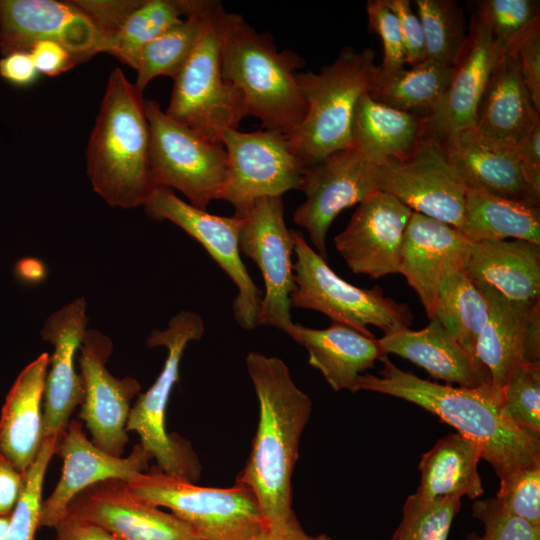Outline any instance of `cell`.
<instances>
[{
    "label": "cell",
    "mask_w": 540,
    "mask_h": 540,
    "mask_svg": "<svg viewBox=\"0 0 540 540\" xmlns=\"http://www.w3.org/2000/svg\"><path fill=\"white\" fill-rule=\"evenodd\" d=\"M204 332L202 318L183 310L169 320L166 329L150 333L147 347L166 348L167 358L153 385L138 394L126 425L127 432L139 435V443L156 460L159 469L193 483L200 475L197 456L187 440L167 432L165 418L170 394L179 379L184 351L190 342L200 340Z\"/></svg>",
    "instance_id": "cell-7"
},
{
    "label": "cell",
    "mask_w": 540,
    "mask_h": 540,
    "mask_svg": "<svg viewBox=\"0 0 540 540\" xmlns=\"http://www.w3.org/2000/svg\"><path fill=\"white\" fill-rule=\"evenodd\" d=\"M246 368L259 403V421L246 465L236 479L255 494L266 527L292 514L291 479L312 401L278 357L250 352Z\"/></svg>",
    "instance_id": "cell-2"
},
{
    "label": "cell",
    "mask_w": 540,
    "mask_h": 540,
    "mask_svg": "<svg viewBox=\"0 0 540 540\" xmlns=\"http://www.w3.org/2000/svg\"><path fill=\"white\" fill-rule=\"evenodd\" d=\"M481 458V447L471 438L458 432L442 437L421 457L416 492L427 500L480 497L484 493L478 472Z\"/></svg>",
    "instance_id": "cell-32"
},
{
    "label": "cell",
    "mask_w": 540,
    "mask_h": 540,
    "mask_svg": "<svg viewBox=\"0 0 540 540\" xmlns=\"http://www.w3.org/2000/svg\"><path fill=\"white\" fill-rule=\"evenodd\" d=\"M127 486L139 499L170 509L203 540H255L266 528L256 496L245 485L201 487L154 465Z\"/></svg>",
    "instance_id": "cell-6"
},
{
    "label": "cell",
    "mask_w": 540,
    "mask_h": 540,
    "mask_svg": "<svg viewBox=\"0 0 540 540\" xmlns=\"http://www.w3.org/2000/svg\"><path fill=\"white\" fill-rule=\"evenodd\" d=\"M422 139L421 118L380 103L369 93L358 100L351 126L352 148L375 164L408 159Z\"/></svg>",
    "instance_id": "cell-31"
},
{
    "label": "cell",
    "mask_w": 540,
    "mask_h": 540,
    "mask_svg": "<svg viewBox=\"0 0 540 540\" xmlns=\"http://www.w3.org/2000/svg\"><path fill=\"white\" fill-rule=\"evenodd\" d=\"M212 0H140L104 47L122 63L136 69L143 48L155 38L204 10Z\"/></svg>",
    "instance_id": "cell-35"
},
{
    "label": "cell",
    "mask_w": 540,
    "mask_h": 540,
    "mask_svg": "<svg viewBox=\"0 0 540 540\" xmlns=\"http://www.w3.org/2000/svg\"><path fill=\"white\" fill-rule=\"evenodd\" d=\"M145 101L122 72L111 71L87 146V175L108 205L143 206L155 188L149 168Z\"/></svg>",
    "instance_id": "cell-4"
},
{
    "label": "cell",
    "mask_w": 540,
    "mask_h": 540,
    "mask_svg": "<svg viewBox=\"0 0 540 540\" xmlns=\"http://www.w3.org/2000/svg\"><path fill=\"white\" fill-rule=\"evenodd\" d=\"M207 12L198 41L187 61L173 78L170 103L165 112L205 140L222 144L227 129H237L246 117L241 93L222 77L219 40Z\"/></svg>",
    "instance_id": "cell-10"
},
{
    "label": "cell",
    "mask_w": 540,
    "mask_h": 540,
    "mask_svg": "<svg viewBox=\"0 0 540 540\" xmlns=\"http://www.w3.org/2000/svg\"><path fill=\"white\" fill-rule=\"evenodd\" d=\"M112 341L102 332L87 329L79 347L78 363L84 398L79 417L90 431L91 442L100 450L122 457L128 443L126 430L132 401L140 393L133 377H114L106 367Z\"/></svg>",
    "instance_id": "cell-15"
},
{
    "label": "cell",
    "mask_w": 540,
    "mask_h": 540,
    "mask_svg": "<svg viewBox=\"0 0 540 540\" xmlns=\"http://www.w3.org/2000/svg\"><path fill=\"white\" fill-rule=\"evenodd\" d=\"M509 50L513 51L524 84L540 110V22L534 24Z\"/></svg>",
    "instance_id": "cell-47"
},
{
    "label": "cell",
    "mask_w": 540,
    "mask_h": 540,
    "mask_svg": "<svg viewBox=\"0 0 540 540\" xmlns=\"http://www.w3.org/2000/svg\"><path fill=\"white\" fill-rule=\"evenodd\" d=\"M495 499L509 514L540 526V462L500 480Z\"/></svg>",
    "instance_id": "cell-43"
},
{
    "label": "cell",
    "mask_w": 540,
    "mask_h": 540,
    "mask_svg": "<svg viewBox=\"0 0 540 540\" xmlns=\"http://www.w3.org/2000/svg\"><path fill=\"white\" fill-rule=\"evenodd\" d=\"M89 16L103 36V51L107 40L122 26L140 0H74Z\"/></svg>",
    "instance_id": "cell-46"
},
{
    "label": "cell",
    "mask_w": 540,
    "mask_h": 540,
    "mask_svg": "<svg viewBox=\"0 0 540 540\" xmlns=\"http://www.w3.org/2000/svg\"><path fill=\"white\" fill-rule=\"evenodd\" d=\"M299 190L305 194L293 221L309 234L313 249L327 260L330 225L345 209L379 190V165L355 148L337 151L305 169Z\"/></svg>",
    "instance_id": "cell-13"
},
{
    "label": "cell",
    "mask_w": 540,
    "mask_h": 540,
    "mask_svg": "<svg viewBox=\"0 0 540 540\" xmlns=\"http://www.w3.org/2000/svg\"><path fill=\"white\" fill-rule=\"evenodd\" d=\"M38 41L65 47L78 63L103 52V36L72 1L0 0V51H29Z\"/></svg>",
    "instance_id": "cell-17"
},
{
    "label": "cell",
    "mask_w": 540,
    "mask_h": 540,
    "mask_svg": "<svg viewBox=\"0 0 540 540\" xmlns=\"http://www.w3.org/2000/svg\"><path fill=\"white\" fill-rule=\"evenodd\" d=\"M221 143L227 154V176L219 199L233 206L234 217L245 218L260 198L282 197L300 188L305 168L283 132L227 129Z\"/></svg>",
    "instance_id": "cell-11"
},
{
    "label": "cell",
    "mask_w": 540,
    "mask_h": 540,
    "mask_svg": "<svg viewBox=\"0 0 540 540\" xmlns=\"http://www.w3.org/2000/svg\"><path fill=\"white\" fill-rule=\"evenodd\" d=\"M15 272L26 283H38L46 276V267L42 261L27 257L17 262Z\"/></svg>",
    "instance_id": "cell-55"
},
{
    "label": "cell",
    "mask_w": 540,
    "mask_h": 540,
    "mask_svg": "<svg viewBox=\"0 0 540 540\" xmlns=\"http://www.w3.org/2000/svg\"><path fill=\"white\" fill-rule=\"evenodd\" d=\"M49 366L48 353L29 363L12 385L0 417V454L25 473L43 442L41 401Z\"/></svg>",
    "instance_id": "cell-29"
},
{
    "label": "cell",
    "mask_w": 540,
    "mask_h": 540,
    "mask_svg": "<svg viewBox=\"0 0 540 540\" xmlns=\"http://www.w3.org/2000/svg\"><path fill=\"white\" fill-rule=\"evenodd\" d=\"M24 473L0 454V516L13 512L23 490Z\"/></svg>",
    "instance_id": "cell-53"
},
{
    "label": "cell",
    "mask_w": 540,
    "mask_h": 540,
    "mask_svg": "<svg viewBox=\"0 0 540 540\" xmlns=\"http://www.w3.org/2000/svg\"><path fill=\"white\" fill-rule=\"evenodd\" d=\"M86 300L79 297L53 312L41 330L54 347L49 357L43 392V438L62 437L70 416L84 398L83 382L75 370V357L87 331Z\"/></svg>",
    "instance_id": "cell-23"
},
{
    "label": "cell",
    "mask_w": 540,
    "mask_h": 540,
    "mask_svg": "<svg viewBox=\"0 0 540 540\" xmlns=\"http://www.w3.org/2000/svg\"><path fill=\"white\" fill-rule=\"evenodd\" d=\"M415 4L427 59L452 67L468 33L461 7L453 0H416Z\"/></svg>",
    "instance_id": "cell-38"
},
{
    "label": "cell",
    "mask_w": 540,
    "mask_h": 540,
    "mask_svg": "<svg viewBox=\"0 0 540 540\" xmlns=\"http://www.w3.org/2000/svg\"><path fill=\"white\" fill-rule=\"evenodd\" d=\"M368 29L379 35L383 47V60L379 66L384 74L404 68L405 51L396 15L385 0H369L366 4Z\"/></svg>",
    "instance_id": "cell-45"
},
{
    "label": "cell",
    "mask_w": 540,
    "mask_h": 540,
    "mask_svg": "<svg viewBox=\"0 0 540 540\" xmlns=\"http://www.w3.org/2000/svg\"><path fill=\"white\" fill-rule=\"evenodd\" d=\"M458 231L470 242L514 238L540 245V206L468 189Z\"/></svg>",
    "instance_id": "cell-33"
},
{
    "label": "cell",
    "mask_w": 540,
    "mask_h": 540,
    "mask_svg": "<svg viewBox=\"0 0 540 540\" xmlns=\"http://www.w3.org/2000/svg\"><path fill=\"white\" fill-rule=\"evenodd\" d=\"M540 124L517 58L507 50L495 65L476 107L473 128L485 141L517 147Z\"/></svg>",
    "instance_id": "cell-25"
},
{
    "label": "cell",
    "mask_w": 540,
    "mask_h": 540,
    "mask_svg": "<svg viewBox=\"0 0 540 540\" xmlns=\"http://www.w3.org/2000/svg\"><path fill=\"white\" fill-rule=\"evenodd\" d=\"M474 283L488 304L475 356L488 369L492 385L501 390L517 365L540 363V300L512 301L488 284Z\"/></svg>",
    "instance_id": "cell-21"
},
{
    "label": "cell",
    "mask_w": 540,
    "mask_h": 540,
    "mask_svg": "<svg viewBox=\"0 0 540 540\" xmlns=\"http://www.w3.org/2000/svg\"><path fill=\"white\" fill-rule=\"evenodd\" d=\"M29 52L39 73L50 77L67 72L78 64L65 47L52 41H38Z\"/></svg>",
    "instance_id": "cell-49"
},
{
    "label": "cell",
    "mask_w": 540,
    "mask_h": 540,
    "mask_svg": "<svg viewBox=\"0 0 540 540\" xmlns=\"http://www.w3.org/2000/svg\"><path fill=\"white\" fill-rule=\"evenodd\" d=\"M60 438H43L36 459L24 473L23 490L11 514L6 540H34L39 528L44 476Z\"/></svg>",
    "instance_id": "cell-40"
},
{
    "label": "cell",
    "mask_w": 540,
    "mask_h": 540,
    "mask_svg": "<svg viewBox=\"0 0 540 540\" xmlns=\"http://www.w3.org/2000/svg\"><path fill=\"white\" fill-rule=\"evenodd\" d=\"M145 112L153 186L176 189L191 205L206 210L212 200L219 199L226 181L224 146L173 120L153 100L145 101Z\"/></svg>",
    "instance_id": "cell-9"
},
{
    "label": "cell",
    "mask_w": 540,
    "mask_h": 540,
    "mask_svg": "<svg viewBox=\"0 0 540 540\" xmlns=\"http://www.w3.org/2000/svg\"><path fill=\"white\" fill-rule=\"evenodd\" d=\"M379 190L413 212L461 227L468 189L434 141L422 139L408 159L379 165Z\"/></svg>",
    "instance_id": "cell-16"
},
{
    "label": "cell",
    "mask_w": 540,
    "mask_h": 540,
    "mask_svg": "<svg viewBox=\"0 0 540 540\" xmlns=\"http://www.w3.org/2000/svg\"><path fill=\"white\" fill-rule=\"evenodd\" d=\"M216 2L212 0L204 10L185 18L143 48L135 69L134 85L139 92L155 77L174 78L178 74L198 41L207 12Z\"/></svg>",
    "instance_id": "cell-37"
},
{
    "label": "cell",
    "mask_w": 540,
    "mask_h": 540,
    "mask_svg": "<svg viewBox=\"0 0 540 540\" xmlns=\"http://www.w3.org/2000/svg\"><path fill=\"white\" fill-rule=\"evenodd\" d=\"M384 354H395L449 385L476 388L492 384L488 369L436 319L421 330L404 328L377 339Z\"/></svg>",
    "instance_id": "cell-26"
},
{
    "label": "cell",
    "mask_w": 540,
    "mask_h": 540,
    "mask_svg": "<svg viewBox=\"0 0 540 540\" xmlns=\"http://www.w3.org/2000/svg\"><path fill=\"white\" fill-rule=\"evenodd\" d=\"M501 391L514 423L540 439V363L517 365L510 372Z\"/></svg>",
    "instance_id": "cell-41"
},
{
    "label": "cell",
    "mask_w": 540,
    "mask_h": 540,
    "mask_svg": "<svg viewBox=\"0 0 540 540\" xmlns=\"http://www.w3.org/2000/svg\"><path fill=\"white\" fill-rule=\"evenodd\" d=\"M465 261L466 258H453L443 265L433 318L475 356L477 339L488 317V304L467 274Z\"/></svg>",
    "instance_id": "cell-34"
},
{
    "label": "cell",
    "mask_w": 540,
    "mask_h": 540,
    "mask_svg": "<svg viewBox=\"0 0 540 540\" xmlns=\"http://www.w3.org/2000/svg\"><path fill=\"white\" fill-rule=\"evenodd\" d=\"M56 454L63 459V470L55 489L42 501L39 528H54L66 515L70 501L87 487L108 479L128 482L149 469L151 455L138 443L127 457H115L100 450L86 436L83 425L69 421Z\"/></svg>",
    "instance_id": "cell-22"
},
{
    "label": "cell",
    "mask_w": 540,
    "mask_h": 540,
    "mask_svg": "<svg viewBox=\"0 0 540 540\" xmlns=\"http://www.w3.org/2000/svg\"><path fill=\"white\" fill-rule=\"evenodd\" d=\"M219 40L222 77L242 95L246 117L262 129L288 132L304 118L307 105L295 73L305 60L290 50L278 51L271 35L255 31L244 18L224 10L212 11Z\"/></svg>",
    "instance_id": "cell-3"
},
{
    "label": "cell",
    "mask_w": 540,
    "mask_h": 540,
    "mask_svg": "<svg viewBox=\"0 0 540 540\" xmlns=\"http://www.w3.org/2000/svg\"><path fill=\"white\" fill-rule=\"evenodd\" d=\"M378 72L371 48L356 51L348 46L319 73H297L307 111L303 120L284 134L305 169L352 147L356 104L363 94L370 92Z\"/></svg>",
    "instance_id": "cell-5"
},
{
    "label": "cell",
    "mask_w": 540,
    "mask_h": 540,
    "mask_svg": "<svg viewBox=\"0 0 540 540\" xmlns=\"http://www.w3.org/2000/svg\"><path fill=\"white\" fill-rule=\"evenodd\" d=\"M143 206L151 219L177 225L204 247L237 288L233 301L236 322L245 330L256 328L261 294L241 258L239 236L244 219L210 214L165 187H155Z\"/></svg>",
    "instance_id": "cell-12"
},
{
    "label": "cell",
    "mask_w": 540,
    "mask_h": 540,
    "mask_svg": "<svg viewBox=\"0 0 540 540\" xmlns=\"http://www.w3.org/2000/svg\"><path fill=\"white\" fill-rule=\"evenodd\" d=\"M472 515L484 525V533H471L467 540H540V526L509 514L494 498L477 500Z\"/></svg>",
    "instance_id": "cell-44"
},
{
    "label": "cell",
    "mask_w": 540,
    "mask_h": 540,
    "mask_svg": "<svg viewBox=\"0 0 540 540\" xmlns=\"http://www.w3.org/2000/svg\"><path fill=\"white\" fill-rule=\"evenodd\" d=\"M40 76L29 51H14L0 59V77L17 87H28Z\"/></svg>",
    "instance_id": "cell-50"
},
{
    "label": "cell",
    "mask_w": 540,
    "mask_h": 540,
    "mask_svg": "<svg viewBox=\"0 0 540 540\" xmlns=\"http://www.w3.org/2000/svg\"><path fill=\"white\" fill-rule=\"evenodd\" d=\"M66 514L91 522L120 540H203L174 514L136 497L120 479L82 490L70 501Z\"/></svg>",
    "instance_id": "cell-20"
},
{
    "label": "cell",
    "mask_w": 540,
    "mask_h": 540,
    "mask_svg": "<svg viewBox=\"0 0 540 540\" xmlns=\"http://www.w3.org/2000/svg\"><path fill=\"white\" fill-rule=\"evenodd\" d=\"M11 514L0 516V540H6Z\"/></svg>",
    "instance_id": "cell-56"
},
{
    "label": "cell",
    "mask_w": 540,
    "mask_h": 540,
    "mask_svg": "<svg viewBox=\"0 0 540 540\" xmlns=\"http://www.w3.org/2000/svg\"><path fill=\"white\" fill-rule=\"evenodd\" d=\"M413 211L376 191L360 202L335 247L355 274L378 279L399 273L405 229Z\"/></svg>",
    "instance_id": "cell-19"
},
{
    "label": "cell",
    "mask_w": 540,
    "mask_h": 540,
    "mask_svg": "<svg viewBox=\"0 0 540 540\" xmlns=\"http://www.w3.org/2000/svg\"><path fill=\"white\" fill-rule=\"evenodd\" d=\"M440 145L467 189L540 206V192L527 181L514 148L483 140L473 127L457 131Z\"/></svg>",
    "instance_id": "cell-24"
},
{
    "label": "cell",
    "mask_w": 540,
    "mask_h": 540,
    "mask_svg": "<svg viewBox=\"0 0 540 540\" xmlns=\"http://www.w3.org/2000/svg\"><path fill=\"white\" fill-rule=\"evenodd\" d=\"M477 6L487 17L494 37L506 50L540 22L539 1L484 0Z\"/></svg>",
    "instance_id": "cell-42"
},
{
    "label": "cell",
    "mask_w": 540,
    "mask_h": 540,
    "mask_svg": "<svg viewBox=\"0 0 540 540\" xmlns=\"http://www.w3.org/2000/svg\"><path fill=\"white\" fill-rule=\"evenodd\" d=\"M452 77V67L426 59L410 69L379 72L370 96L387 106L423 120L435 110Z\"/></svg>",
    "instance_id": "cell-36"
},
{
    "label": "cell",
    "mask_w": 540,
    "mask_h": 540,
    "mask_svg": "<svg viewBox=\"0 0 540 540\" xmlns=\"http://www.w3.org/2000/svg\"><path fill=\"white\" fill-rule=\"evenodd\" d=\"M379 360L383 364L379 376L360 375L358 391L394 396L437 415L480 445L482 458L490 463L500 480L540 462V439L514 423L502 391L492 384L476 388L443 385L399 369L386 354Z\"/></svg>",
    "instance_id": "cell-1"
},
{
    "label": "cell",
    "mask_w": 540,
    "mask_h": 540,
    "mask_svg": "<svg viewBox=\"0 0 540 540\" xmlns=\"http://www.w3.org/2000/svg\"><path fill=\"white\" fill-rule=\"evenodd\" d=\"M239 236L240 253L259 267L265 285L258 325L285 332L291 319V295L295 291L292 230L284 221L282 197L258 199L243 218Z\"/></svg>",
    "instance_id": "cell-14"
},
{
    "label": "cell",
    "mask_w": 540,
    "mask_h": 540,
    "mask_svg": "<svg viewBox=\"0 0 540 540\" xmlns=\"http://www.w3.org/2000/svg\"><path fill=\"white\" fill-rule=\"evenodd\" d=\"M385 2L397 17L406 63L412 67L426 60L423 28L418 15L412 9L411 2L409 0H385Z\"/></svg>",
    "instance_id": "cell-48"
},
{
    "label": "cell",
    "mask_w": 540,
    "mask_h": 540,
    "mask_svg": "<svg viewBox=\"0 0 540 540\" xmlns=\"http://www.w3.org/2000/svg\"><path fill=\"white\" fill-rule=\"evenodd\" d=\"M465 270L516 302L540 300V245L524 240L471 242Z\"/></svg>",
    "instance_id": "cell-30"
},
{
    "label": "cell",
    "mask_w": 540,
    "mask_h": 540,
    "mask_svg": "<svg viewBox=\"0 0 540 540\" xmlns=\"http://www.w3.org/2000/svg\"><path fill=\"white\" fill-rule=\"evenodd\" d=\"M296 262L293 265L295 291L291 307L321 312L332 322L349 326L368 337H374L369 325L388 334L409 328L413 315L408 305L385 297L375 286L356 287L339 277L306 241L292 230Z\"/></svg>",
    "instance_id": "cell-8"
},
{
    "label": "cell",
    "mask_w": 540,
    "mask_h": 540,
    "mask_svg": "<svg viewBox=\"0 0 540 540\" xmlns=\"http://www.w3.org/2000/svg\"><path fill=\"white\" fill-rule=\"evenodd\" d=\"M255 540H333L327 535H308L300 526L295 515L286 521L267 526Z\"/></svg>",
    "instance_id": "cell-54"
},
{
    "label": "cell",
    "mask_w": 540,
    "mask_h": 540,
    "mask_svg": "<svg viewBox=\"0 0 540 540\" xmlns=\"http://www.w3.org/2000/svg\"><path fill=\"white\" fill-rule=\"evenodd\" d=\"M460 507V498L427 500L415 492L407 497L391 540H447Z\"/></svg>",
    "instance_id": "cell-39"
},
{
    "label": "cell",
    "mask_w": 540,
    "mask_h": 540,
    "mask_svg": "<svg viewBox=\"0 0 540 540\" xmlns=\"http://www.w3.org/2000/svg\"><path fill=\"white\" fill-rule=\"evenodd\" d=\"M514 149L527 181L540 192V124Z\"/></svg>",
    "instance_id": "cell-52"
},
{
    "label": "cell",
    "mask_w": 540,
    "mask_h": 540,
    "mask_svg": "<svg viewBox=\"0 0 540 540\" xmlns=\"http://www.w3.org/2000/svg\"><path fill=\"white\" fill-rule=\"evenodd\" d=\"M471 242L452 226L413 212L405 229L399 273L434 317L439 275L446 261L467 258Z\"/></svg>",
    "instance_id": "cell-27"
},
{
    "label": "cell",
    "mask_w": 540,
    "mask_h": 540,
    "mask_svg": "<svg viewBox=\"0 0 540 540\" xmlns=\"http://www.w3.org/2000/svg\"><path fill=\"white\" fill-rule=\"evenodd\" d=\"M507 50L494 37L477 6L466 41L452 66V77L433 113L422 121L423 139L441 144L450 135L472 127L477 104L500 57Z\"/></svg>",
    "instance_id": "cell-18"
},
{
    "label": "cell",
    "mask_w": 540,
    "mask_h": 540,
    "mask_svg": "<svg viewBox=\"0 0 540 540\" xmlns=\"http://www.w3.org/2000/svg\"><path fill=\"white\" fill-rule=\"evenodd\" d=\"M56 540H120L103 528L66 514L55 525Z\"/></svg>",
    "instance_id": "cell-51"
},
{
    "label": "cell",
    "mask_w": 540,
    "mask_h": 540,
    "mask_svg": "<svg viewBox=\"0 0 540 540\" xmlns=\"http://www.w3.org/2000/svg\"><path fill=\"white\" fill-rule=\"evenodd\" d=\"M285 333L306 349L309 364L335 391L357 392L358 377L384 355L375 337L336 322L326 329L293 323Z\"/></svg>",
    "instance_id": "cell-28"
}]
</instances>
